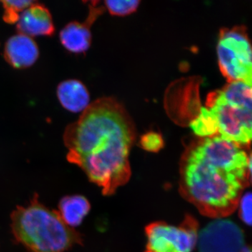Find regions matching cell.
<instances>
[{
    "instance_id": "8",
    "label": "cell",
    "mask_w": 252,
    "mask_h": 252,
    "mask_svg": "<svg viewBox=\"0 0 252 252\" xmlns=\"http://www.w3.org/2000/svg\"><path fill=\"white\" fill-rule=\"evenodd\" d=\"M102 8L91 5V11L85 23H68L60 32V40L62 45L69 52L82 54L90 48L91 44V26L96 18L102 12Z\"/></svg>"
},
{
    "instance_id": "2",
    "label": "cell",
    "mask_w": 252,
    "mask_h": 252,
    "mask_svg": "<svg viewBox=\"0 0 252 252\" xmlns=\"http://www.w3.org/2000/svg\"><path fill=\"white\" fill-rule=\"evenodd\" d=\"M246 149L219 136L190 144L180 161L182 196L205 216H229L251 180L252 157Z\"/></svg>"
},
{
    "instance_id": "4",
    "label": "cell",
    "mask_w": 252,
    "mask_h": 252,
    "mask_svg": "<svg viewBox=\"0 0 252 252\" xmlns=\"http://www.w3.org/2000/svg\"><path fill=\"white\" fill-rule=\"evenodd\" d=\"M252 85L232 81L207 96V108L218 121L219 133L225 140L250 147L252 135Z\"/></svg>"
},
{
    "instance_id": "5",
    "label": "cell",
    "mask_w": 252,
    "mask_h": 252,
    "mask_svg": "<svg viewBox=\"0 0 252 252\" xmlns=\"http://www.w3.org/2000/svg\"><path fill=\"white\" fill-rule=\"evenodd\" d=\"M217 56L220 72L229 82L243 81L252 85V47L246 28L220 30Z\"/></svg>"
},
{
    "instance_id": "10",
    "label": "cell",
    "mask_w": 252,
    "mask_h": 252,
    "mask_svg": "<svg viewBox=\"0 0 252 252\" xmlns=\"http://www.w3.org/2000/svg\"><path fill=\"white\" fill-rule=\"evenodd\" d=\"M4 56L11 67L25 69L32 66L39 59V48L31 36L18 33L6 41Z\"/></svg>"
},
{
    "instance_id": "12",
    "label": "cell",
    "mask_w": 252,
    "mask_h": 252,
    "mask_svg": "<svg viewBox=\"0 0 252 252\" xmlns=\"http://www.w3.org/2000/svg\"><path fill=\"white\" fill-rule=\"evenodd\" d=\"M90 210L91 204L85 196L71 195H66L60 200L57 212L64 223L74 229L82 223Z\"/></svg>"
},
{
    "instance_id": "6",
    "label": "cell",
    "mask_w": 252,
    "mask_h": 252,
    "mask_svg": "<svg viewBox=\"0 0 252 252\" xmlns=\"http://www.w3.org/2000/svg\"><path fill=\"white\" fill-rule=\"evenodd\" d=\"M198 228L190 215L178 226L162 221L151 223L146 228L145 252H191L198 242Z\"/></svg>"
},
{
    "instance_id": "13",
    "label": "cell",
    "mask_w": 252,
    "mask_h": 252,
    "mask_svg": "<svg viewBox=\"0 0 252 252\" xmlns=\"http://www.w3.org/2000/svg\"><path fill=\"white\" fill-rule=\"evenodd\" d=\"M190 126L195 135L203 138L215 137L219 133L216 115L207 107L200 108L198 117L190 122Z\"/></svg>"
},
{
    "instance_id": "18",
    "label": "cell",
    "mask_w": 252,
    "mask_h": 252,
    "mask_svg": "<svg viewBox=\"0 0 252 252\" xmlns=\"http://www.w3.org/2000/svg\"><path fill=\"white\" fill-rule=\"evenodd\" d=\"M252 252L251 249L248 248V247H243L242 249L241 252Z\"/></svg>"
},
{
    "instance_id": "15",
    "label": "cell",
    "mask_w": 252,
    "mask_h": 252,
    "mask_svg": "<svg viewBox=\"0 0 252 252\" xmlns=\"http://www.w3.org/2000/svg\"><path fill=\"white\" fill-rule=\"evenodd\" d=\"M140 1L138 0H125V1H104L106 8L111 14L114 16H126L132 14L138 8Z\"/></svg>"
},
{
    "instance_id": "9",
    "label": "cell",
    "mask_w": 252,
    "mask_h": 252,
    "mask_svg": "<svg viewBox=\"0 0 252 252\" xmlns=\"http://www.w3.org/2000/svg\"><path fill=\"white\" fill-rule=\"evenodd\" d=\"M17 30L20 34L31 37L53 35L55 27L49 10L35 1L20 15Z\"/></svg>"
},
{
    "instance_id": "17",
    "label": "cell",
    "mask_w": 252,
    "mask_h": 252,
    "mask_svg": "<svg viewBox=\"0 0 252 252\" xmlns=\"http://www.w3.org/2000/svg\"><path fill=\"white\" fill-rule=\"evenodd\" d=\"M239 214L244 223L252 224V194L250 192L243 195L239 202Z\"/></svg>"
},
{
    "instance_id": "7",
    "label": "cell",
    "mask_w": 252,
    "mask_h": 252,
    "mask_svg": "<svg viewBox=\"0 0 252 252\" xmlns=\"http://www.w3.org/2000/svg\"><path fill=\"white\" fill-rule=\"evenodd\" d=\"M200 252H240L244 247V235L229 220L212 222L198 235Z\"/></svg>"
},
{
    "instance_id": "14",
    "label": "cell",
    "mask_w": 252,
    "mask_h": 252,
    "mask_svg": "<svg viewBox=\"0 0 252 252\" xmlns=\"http://www.w3.org/2000/svg\"><path fill=\"white\" fill-rule=\"evenodd\" d=\"M4 8L3 19L6 23L14 24L17 23L20 15L23 11L34 4V1H1Z\"/></svg>"
},
{
    "instance_id": "1",
    "label": "cell",
    "mask_w": 252,
    "mask_h": 252,
    "mask_svg": "<svg viewBox=\"0 0 252 252\" xmlns=\"http://www.w3.org/2000/svg\"><path fill=\"white\" fill-rule=\"evenodd\" d=\"M135 139L132 119L112 97L91 103L63 135L68 161L80 167L105 195L130 179L129 155Z\"/></svg>"
},
{
    "instance_id": "3",
    "label": "cell",
    "mask_w": 252,
    "mask_h": 252,
    "mask_svg": "<svg viewBox=\"0 0 252 252\" xmlns=\"http://www.w3.org/2000/svg\"><path fill=\"white\" fill-rule=\"evenodd\" d=\"M15 240L29 252H66L82 244L79 232L67 226L57 211L40 203L37 195L11 216Z\"/></svg>"
},
{
    "instance_id": "16",
    "label": "cell",
    "mask_w": 252,
    "mask_h": 252,
    "mask_svg": "<svg viewBox=\"0 0 252 252\" xmlns=\"http://www.w3.org/2000/svg\"><path fill=\"white\" fill-rule=\"evenodd\" d=\"M162 136L155 132H149L141 137L140 146L147 152H158L163 147Z\"/></svg>"
},
{
    "instance_id": "11",
    "label": "cell",
    "mask_w": 252,
    "mask_h": 252,
    "mask_svg": "<svg viewBox=\"0 0 252 252\" xmlns=\"http://www.w3.org/2000/svg\"><path fill=\"white\" fill-rule=\"evenodd\" d=\"M57 97L63 108L73 113L83 112L90 105V94L77 79H68L57 87Z\"/></svg>"
}]
</instances>
